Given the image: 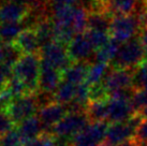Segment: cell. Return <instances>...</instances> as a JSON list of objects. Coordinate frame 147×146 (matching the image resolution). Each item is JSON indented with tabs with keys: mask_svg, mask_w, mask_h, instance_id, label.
Masks as SVG:
<instances>
[{
	"mask_svg": "<svg viewBox=\"0 0 147 146\" xmlns=\"http://www.w3.org/2000/svg\"><path fill=\"white\" fill-rule=\"evenodd\" d=\"M140 41L147 53V29H142V31L140 33Z\"/></svg>",
	"mask_w": 147,
	"mask_h": 146,
	"instance_id": "34",
	"label": "cell"
},
{
	"mask_svg": "<svg viewBox=\"0 0 147 146\" xmlns=\"http://www.w3.org/2000/svg\"><path fill=\"white\" fill-rule=\"evenodd\" d=\"M41 60L49 64L54 68L63 72L69 68L73 62L70 58L67 46L59 42L52 41L41 49Z\"/></svg>",
	"mask_w": 147,
	"mask_h": 146,
	"instance_id": "7",
	"label": "cell"
},
{
	"mask_svg": "<svg viewBox=\"0 0 147 146\" xmlns=\"http://www.w3.org/2000/svg\"><path fill=\"white\" fill-rule=\"evenodd\" d=\"M32 10L14 0H7L0 4V25L24 23L27 20Z\"/></svg>",
	"mask_w": 147,
	"mask_h": 146,
	"instance_id": "8",
	"label": "cell"
},
{
	"mask_svg": "<svg viewBox=\"0 0 147 146\" xmlns=\"http://www.w3.org/2000/svg\"><path fill=\"white\" fill-rule=\"evenodd\" d=\"M119 46H120V44L118 42L111 39L104 46H102L101 49H99L96 52V54H94L96 62H103V64L109 65V62H112L115 59V57L118 53Z\"/></svg>",
	"mask_w": 147,
	"mask_h": 146,
	"instance_id": "22",
	"label": "cell"
},
{
	"mask_svg": "<svg viewBox=\"0 0 147 146\" xmlns=\"http://www.w3.org/2000/svg\"><path fill=\"white\" fill-rule=\"evenodd\" d=\"M62 82V72L41 60L39 91L53 95Z\"/></svg>",
	"mask_w": 147,
	"mask_h": 146,
	"instance_id": "12",
	"label": "cell"
},
{
	"mask_svg": "<svg viewBox=\"0 0 147 146\" xmlns=\"http://www.w3.org/2000/svg\"><path fill=\"white\" fill-rule=\"evenodd\" d=\"M140 114H141V115L143 116L144 119H147V107L145 110H143V111H142V112H141Z\"/></svg>",
	"mask_w": 147,
	"mask_h": 146,
	"instance_id": "38",
	"label": "cell"
},
{
	"mask_svg": "<svg viewBox=\"0 0 147 146\" xmlns=\"http://www.w3.org/2000/svg\"><path fill=\"white\" fill-rule=\"evenodd\" d=\"M26 146H72V141L57 138L53 134L44 132L41 137L28 143Z\"/></svg>",
	"mask_w": 147,
	"mask_h": 146,
	"instance_id": "24",
	"label": "cell"
},
{
	"mask_svg": "<svg viewBox=\"0 0 147 146\" xmlns=\"http://www.w3.org/2000/svg\"><path fill=\"white\" fill-rule=\"evenodd\" d=\"M112 18H113V16L106 11L88 10L87 30H97V31L110 32Z\"/></svg>",
	"mask_w": 147,
	"mask_h": 146,
	"instance_id": "17",
	"label": "cell"
},
{
	"mask_svg": "<svg viewBox=\"0 0 147 146\" xmlns=\"http://www.w3.org/2000/svg\"><path fill=\"white\" fill-rule=\"evenodd\" d=\"M139 0H105V9L112 16L134 14Z\"/></svg>",
	"mask_w": 147,
	"mask_h": 146,
	"instance_id": "18",
	"label": "cell"
},
{
	"mask_svg": "<svg viewBox=\"0 0 147 146\" xmlns=\"http://www.w3.org/2000/svg\"><path fill=\"white\" fill-rule=\"evenodd\" d=\"M142 29L143 27L140 15H118L112 18L110 36L119 44H123L134 39L138 33H141Z\"/></svg>",
	"mask_w": 147,
	"mask_h": 146,
	"instance_id": "3",
	"label": "cell"
},
{
	"mask_svg": "<svg viewBox=\"0 0 147 146\" xmlns=\"http://www.w3.org/2000/svg\"><path fill=\"white\" fill-rule=\"evenodd\" d=\"M118 146H139V144H138L136 141L133 139V140H130V141H128V142H125V143H123V144H120V145H118Z\"/></svg>",
	"mask_w": 147,
	"mask_h": 146,
	"instance_id": "37",
	"label": "cell"
},
{
	"mask_svg": "<svg viewBox=\"0 0 147 146\" xmlns=\"http://www.w3.org/2000/svg\"><path fill=\"white\" fill-rule=\"evenodd\" d=\"M102 84L109 95L120 90L133 89V70L112 68Z\"/></svg>",
	"mask_w": 147,
	"mask_h": 146,
	"instance_id": "9",
	"label": "cell"
},
{
	"mask_svg": "<svg viewBox=\"0 0 147 146\" xmlns=\"http://www.w3.org/2000/svg\"><path fill=\"white\" fill-rule=\"evenodd\" d=\"M144 2H145V4L147 5V0H144Z\"/></svg>",
	"mask_w": 147,
	"mask_h": 146,
	"instance_id": "40",
	"label": "cell"
},
{
	"mask_svg": "<svg viewBox=\"0 0 147 146\" xmlns=\"http://www.w3.org/2000/svg\"><path fill=\"white\" fill-rule=\"evenodd\" d=\"M23 23L0 25V42L1 43H14L17 36L24 30Z\"/></svg>",
	"mask_w": 147,
	"mask_h": 146,
	"instance_id": "23",
	"label": "cell"
},
{
	"mask_svg": "<svg viewBox=\"0 0 147 146\" xmlns=\"http://www.w3.org/2000/svg\"><path fill=\"white\" fill-rule=\"evenodd\" d=\"M41 72L40 54L22 55L12 68V76L16 77L26 86L29 95L39 91V78Z\"/></svg>",
	"mask_w": 147,
	"mask_h": 146,
	"instance_id": "1",
	"label": "cell"
},
{
	"mask_svg": "<svg viewBox=\"0 0 147 146\" xmlns=\"http://www.w3.org/2000/svg\"><path fill=\"white\" fill-rule=\"evenodd\" d=\"M133 89L147 90V57L133 70Z\"/></svg>",
	"mask_w": 147,
	"mask_h": 146,
	"instance_id": "25",
	"label": "cell"
},
{
	"mask_svg": "<svg viewBox=\"0 0 147 146\" xmlns=\"http://www.w3.org/2000/svg\"><path fill=\"white\" fill-rule=\"evenodd\" d=\"M143 120V116L140 113H136L127 122H114L109 125L105 143L111 146H118L125 142L133 140Z\"/></svg>",
	"mask_w": 147,
	"mask_h": 146,
	"instance_id": "4",
	"label": "cell"
},
{
	"mask_svg": "<svg viewBox=\"0 0 147 146\" xmlns=\"http://www.w3.org/2000/svg\"><path fill=\"white\" fill-rule=\"evenodd\" d=\"M90 65L88 62H73L68 69L62 72V81L69 82L75 86L86 83Z\"/></svg>",
	"mask_w": 147,
	"mask_h": 146,
	"instance_id": "16",
	"label": "cell"
},
{
	"mask_svg": "<svg viewBox=\"0 0 147 146\" xmlns=\"http://www.w3.org/2000/svg\"><path fill=\"white\" fill-rule=\"evenodd\" d=\"M146 57L147 53L140 41V38H134L120 44L118 53L112 61V68L134 70Z\"/></svg>",
	"mask_w": 147,
	"mask_h": 146,
	"instance_id": "2",
	"label": "cell"
},
{
	"mask_svg": "<svg viewBox=\"0 0 147 146\" xmlns=\"http://www.w3.org/2000/svg\"><path fill=\"white\" fill-rule=\"evenodd\" d=\"M135 114H136V112L132 106L131 100L111 99L110 98L107 122H111V124L127 122L132 116H134Z\"/></svg>",
	"mask_w": 147,
	"mask_h": 146,
	"instance_id": "13",
	"label": "cell"
},
{
	"mask_svg": "<svg viewBox=\"0 0 147 146\" xmlns=\"http://www.w3.org/2000/svg\"><path fill=\"white\" fill-rule=\"evenodd\" d=\"M90 124L86 112H68L49 133L57 138L72 141Z\"/></svg>",
	"mask_w": 147,
	"mask_h": 146,
	"instance_id": "5",
	"label": "cell"
},
{
	"mask_svg": "<svg viewBox=\"0 0 147 146\" xmlns=\"http://www.w3.org/2000/svg\"><path fill=\"white\" fill-rule=\"evenodd\" d=\"M67 114H68L67 105H62V104L53 102L43 109L39 110L37 116L40 119L42 126L44 128V131L49 133L51 130L53 129Z\"/></svg>",
	"mask_w": 147,
	"mask_h": 146,
	"instance_id": "11",
	"label": "cell"
},
{
	"mask_svg": "<svg viewBox=\"0 0 147 146\" xmlns=\"http://www.w3.org/2000/svg\"><path fill=\"white\" fill-rule=\"evenodd\" d=\"M76 87L78 86L71 84L69 82L62 81L60 85L58 86L56 91L53 93L54 101L56 103L62 104V105H68L73 101L76 93Z\"/></svg>",
	"mask_w": 147,
	"mask_h": 146,
	"instance_id": "20",
	"label": "cell"
},
{
	"mask_svg": "<svg viewBox=\"0 0 147 146\" xmlns=\"http://www.w3.org/2000/svg\"><path fill=\"white\" fill-rule=\"evenodd\" d=\"M0 146H25V143L22 139L16 127L9 131L0 139Z\"/></svg>",
	"mask_w": 147,
	"mask_h": 146,
	"instance_id": "27",
	"label": "cell"
},
{
	"mask_svg": "<svg viewBox=\"0 0 147 146\" xmlns=\"http://www.w3.org/2000/svg\"><path fill=\"white\" fill-rule=\"evenodd\" d=\"M12 76V72L4 69L2 66H0V96L8 89L9 81Z\"/></svg>",
	"mask_w": 147,
	"mask_h": 146,
	"instance_id": "31",
	"label": "cell"
},
{
	"mask_svg": "<svg viewBox=\"0 0 147 146\" xmlns=\"http://www.w3.org/2000/svg\"><path fill=\"white\" fill-rule=\"evenodd\" d=\"M16 127L11 117L9 116V114L3 111L0 113V139L3 137L4 134H7L9 131H11Z\"/></svg>",
	"mask_w": 147,
	"mask_h": 146,
	"instance_id": "29",
	"label": "cell"
},
{
	"mask_svg": "<svg viewBox=\"0 0 147 146\" xmlns=\"http://www.w3.org/2000/svg\"><path fill=\"white\" fill-rule=\"evenodd\" d=\"M14 44L23 55L38 54V51H41V45L33 27L25 28L14 41Z\"/></svg>",
	"mask_w": 147,
	"mask_h": 146,
	"instance_id": "14",
	"label": "cell"
},
{
	"mask_svg": "<svg viewBox=\"0 0 147 146\" xmlns=\"http://www.w3.org/2000/svg\"><path fill=\"white\" fill-rule=\"evenodd\" d=\"M67 51L72 62H87L86 60L89 59L94 52L86 32L74 36L72 41L67 45Z\"/></svg>",
	"mask_w": 147,
	"mask_h": 146,
	"instance_id": "10",
	"label": "cell"
},
{
	"mask_svg": "<svg viewBox=\"0 0 147 146\" xmlns=\"http://www.w3.org/2000/svg\"><path fill=\"white\" fill-rule=\"evenodd\" d=\"M14 1L27 5L32 11L37 10V9H43V0H14Z\"/></svg>",
	"mask_w": 147,
	"mask_h": 146,
	"instance_id": "32",
	"label": "cell"
},
{
	"mask_svg": "<svg viewBox=\"0 0 147 146\" xmlns=\"http://www.w3.org/2000/svg\"><path fill=\"white\" fill-rule=\"evenodd\" d=\"M100 146H111V145H109V144H106V143H104V144H102V145H100Z\"/></svg>",
	"mask_w": 147,
	"mask_h": 146,
	"instance_id": "39",
	"label": "cell"
},
{
	"mask_svg": "<svg viewBox=\"0 0 147 146\" xmlns=\"http://www.w3.org/2000/svg\"><path fill=\"white\" fill-rule=\"evenodd\" d=\"M4 60V53H3V43L0 42V66L3 65Z\"/></svg>",
	"mask_w": 147,
	"mask_h": 146,
	"instance_id": "36",
	"label": "cell"
},
{
	"mask_svg": "<svg viewBox=\"0 0 147 146\" xmlns=\"http://www.w3.org/2000/svg\"><path fill=\"white\" fill-rule=\"evenodd\" d=\"M17 131L20 132L22 139L25 143V146L28 143L34 141L36 139L41 137L44 133V128L42 126L40 119L38 116H33L28 119L24 120L23 122L18 124L16 127Z\"/></svg>",
	"mask_w": 147,
	"mask_h": 146,
	"instance_id": "15",
	"label": "cell"
},
{
	"mask_svg": "<svg viewBox=\"0 0 147 146\" xmlns=\"http://www.w3.org/2000/svg\"><path fill=\"white\" fill-rule=\"evenodd\" d=\"M5 112L9 114L15 125H18L30 117L36 116L39 112V106L34 95H27L13 98L9 102Z\"/></svg>",
	"mask_w": 147,
	"mask_h": 146,
	"instance_id": "6",
	"label": "cell"
},
{
	"mask_svg": "<svg viewBox=\"0 0 147 146\" xmlns=\"http://www.w3.org/2000/svg\"><path fill=\"white\" fill-rule=\"evenodd\" d=\"M51 4V8L53 7H65V5H73L75 0H47Z\"/></svg>",
	"mask_w": 147,
	"mask_h": 146,
	"instance_id": "33",
	"label": "cell"
},
{
	"mask_svg": "<svg viewBox=\"0 0 147 146\" xmlns=\"http://www.w3.org/2000/svg\"><path fill=\"white\" fill-rule=\"evenodd\" d=\"M134 140L139 146H147V119H144L138 129Z\"/></svg>",
	"mask_w": 147,
	"mask_h": 146,
	"instance_id": "30",
	"label": "cell"
},
{
	"mask_svg": "<svg viewBox=\"0 0 147 146\" xmlns=\"http://www.w3.org/2000/svg\"><path fill=\"white\" fill-rule=\"evenodd\" d=\"M90 43L94 47V52H97L99 49H101L102 46L109 42L112 39L110 36V32L105 31H97V30H86L85 31Z\"/></svg>",
	"mask_w": 147,
	"mask_h": 146,
	"instance_id": "26",
	"label": "cell"
},
{
	"mask_svg": "<svg viewBox=\"0 0 147 146\" xmlns=\"http://www.w3.org/2000/svg\"><path fill=\"white\" fill-rule=\"evenodd\" d=\"M140 16H141V22H142V27H143V29H147V5L146 8L144 9L143 12L140 14Z\"/></svg>",
	"mask_w": 147,
	"mask_h": 146,
	"instance_id": "35",
	"label": "cell"
},
{
	"mask_svg": "<svg viewBox=\"0 0 147 146\" xmlns=\"http://www.w3.org/2000/svg\"><path fill=\"white\" fill-rule=\"evenodd\" d=\"M109 72H110V68L107 64L94 62V65H90L89 67L87 78H86V84L89 86L101 84L107 76Z\"/></svg>",
	"mask_w": 147,
	"mask_h": 146,
	"instance_id": "21",
	"label": "cell"
},
{
	"mask_svg": "<svg viewBox=\"0 0 147 146\" xmlns=\"http://www.w3.org/2000/svg\"><path fill=\"white\" fill-rule=\"evenodd\" d=\"M110 100V99H109ZM109 100L91 101L86 107V114L90 122H107L109 117Z\"/></svg>",
	"mask_w": 147,
	"mask_h": 146,
	"instance_id": "19",
	"label": "cell"
},
{
	"mask_svg": "<svg viewBox=\"0 0 147 146\" xmlns=\"http://www.w3.org/2000/svg\"><path fill=\"white\" fill-rule=\"evenodd\" d=\"M132 106L136 113H141L147 107V90H135L132 99Z\"/></svg>",
	"mask_w": 147,
	"mask_h": 146,
	"instance_id": "28",
	"label": "cell"
}]
</instances>
